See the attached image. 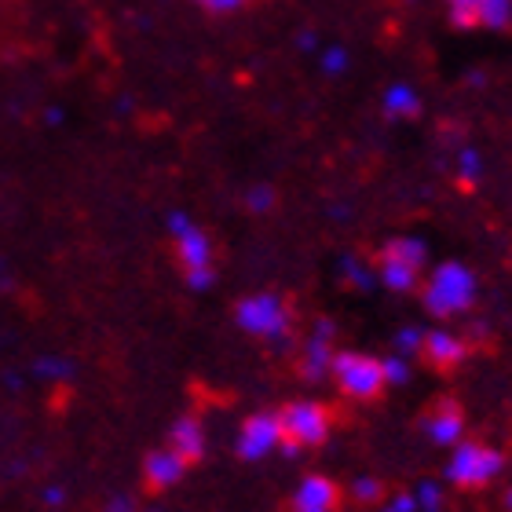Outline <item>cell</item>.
Returning a JSON list of instances; mask_svg holds the SVG:
<instances>
[{
  "instance_id": "1",
  "label": "cell",
  "mask_w": 512,
  "mask_h": 512,
  "mask_svg": "<svg viewBox=\"0 0 512 512\" xmlns=\"http://www.w3.org/2000/svg\"><path fill=\"white\" fill-rule=\"evenodd\" d=\"M278 417V450L282 454H304V450H315L330 439L333 425H337V414H333L326 403H315V399H293V403H282L275 410Z\"/></svg>"
},
{
  "instance_id": "2",
  "label": "cell",
  "mask_w": 512,
  "mask_h": 512,
  "mask_svg": "<svg viewBox=\"0 0 512 512\" xmlns=\"http://www.w3.org/2000/svg\"><path fill=\"white\" fill-rule=\"evenodd\" d=\"M169 256L176 275L191 289H209L216 278V242L205 227L191 220H176L169 238Z\"/></svg>"
},
{
  "instance_id": "3",
  "label": "cell",
  "mask_w": 512,
  "mask_h": 512,
  "mask_svg": "<svg viewBox=\"0 0 512 512\" xmlns=\"http://www.w3.org/2000/svg\"><path fill=\"white\" fill-rule=\"evenodd\" d=\"M421 300H425V308L439 319H450V315H461V311H469L476 304V275H472L469 267L458 264V260H443V264L432 271L428 278H421Z\"/></svg>"
},
{
  "instance_id": "4",
  "label": "cell",
  "mask_w": 512,
  "mask_h": 512,
  "mask_svg": "<svg viewBox=\"0 0 512 512\" xmlns=\"http://www.w3.org/2000/svg\"><path fill=\"white\" fill-rule=\"evenodd\" d=\"M330 377L337 384V392L355 403H377L388 392V377H384V363L377 355L366 352H333Z\"/></svg>"
},
{
  "instance_id": "5",
  "label": "cell",
  "mask_w": 512,
  "mask_h": 512,
  "mask_svg": "<svg viewBox=\"0 0 512 512\" xmlns=\"http://www.w3.org/2000/svg\"><path fill=\"white\" fill-rule=\"evenodd\" d=\"M235 322L256 341H278L293 330V304L282 293H249L235 304Z\"/></svg>"
},
{
  "instance_id": "6",
  "label": "cell",
  "mask_w": 512,
  "mask_h": 512,
  "mask_svg": "<svg viewBox=\"0 0 512 512\" xmlns=\"http://www.w3.org/2000/svg\"><path fill=\"white\" fill-rule=\"evenodd\" d=\"M428 249L417 238H392L377 249V275L392 293H414L425 278Z\"/></svg>"
},
{
  "instance_id": "7",
  "label": "cell",
  "mask_w": 512,
  "mask_h": 512,
  "mask_svg": "<svg viewBox=\"0 0 512 512\" xmlns=\"http://www.w3.org/2000/svg\"><path fill=\"white\" fill-rule=\"evenodd\" d=\"M502 465V450L487 447L480 439H461V443H454V454L447 461V480L458 491H483L491 480H498Z\"/></svg>"
},
{
  "instance_id": "8",
  "label": "cell",
  "mask_w": 512,
  "mask_h": 512,
  "mask_svg": "<svg viewBox=\"0 0 512 512\" xmlns=\"http://www.w3.org/2000/svg\"><path fill=\"white\" fill-rule=\"evenodd\" d=\"M421 432L436 447H454L465 439V406L454 395H432L421 410Z\"/></svg>"
},
{
  "instance_id": "9",
  "label": "cell",
  "mask_w": 512,
  "mask_h": 512,
  "mask_svg": "<svg viewBox=\"0 0 512 512\" xmlns=\"http://www.w3.org/2000/svg\"><path fill=\"white\" fill-rule=\"evenodd\" d=\"M450 26L458 30H505L512 26V0H447Z\"/></svg>"
},
{
  "instance_id": "10",
  "label": "cell",
  "mask_w": 512,
  "mask_h": 512,
  "mask_svg": "<svg viewBox=\"0 0 512 512\" xmlns=\"http://www.w3.org/2000/svg\"><path fill=\"white\" fill-rule=\"evenodd\" d=\"M344 509V487L322 472H311L297 483V491L289 494L282 512H341Z\"/></svg>"
},
{
  "instance_id": "11",
  "label": "cell",
  "mask_w": 512,
  "mask_h": 512,
  "mask_svg": "<svg viewBox=\"0 0 512 512\" xmlns=\"http://www.w3.org/2000/svg\"><path fill=\"white\" fill-rule=\"evenodd\" d=\"M187 472L191 469H187L169 447L147 450V454H143V465H139V491L150 494V498H161V494H169L172 487H180Z\"/></svg>"
},
{
  "instance_id": "12",
  "label": "cell",
  "mask_w": 512,
  "mask_h": 512,
  "mask_svg": "<svg viewBox=\"0 0 512 512\" xmlns=\"http://www.w3.org/2000/svg\"><path fill=\"white\" fill-rule=\"evenodd\" d=\"M278 417L275 410H256L242 421L238 428V439H235V450L242 461H260L267 458L271 450H278Z\"/></svg>"
},
{
  "instance_id": "13",
  "label": "cell",
  "mask_w": 512,
  "mask_h": 512,
  "mask_svg": "<svg viewBox=\"0 0 512 512\" xmlns=\"http://www.w3.org/2000/svg\"><path fill=\"white\" fill-rule=\"evenodd\" d=\"M469 341L465 337H454L447 330H432V333H421V344H417V355H421V363L428 370H436V374H454L465 359H469Z\"/></svg>"
},
{
  "instance_id": "14",
  "label": "cell",
  "mask_w": 512,
  "mask_h": 512,
  "mask_svg": "<svg viewBox=\"0 0 512 512\" xmlns=\"http://www.w3.org/2000/svg\"><path fill=\"white\" fill-rule=\"evenodd\" d=\"M165 447L176 454V458L194 469V465H202L205 461V425L198 421L194 414H183L172 421L169 428V439H165Z\"/></svg>"
},
{
  "instance_id": "15",
  "label": "cell",
  "mask_w": 512,
  "mask_h": 512,
  "mask_svg": "<svg viewBox=\"0 0 512 512\" xmlns=\"http://www.w3.org/2000/svg\"><path fill=\"white\" fill-rule=\"evenodd\" d=\"M330 322L322 326V337H311L308 344H304V352H300L297 359V370L304 381H322V377H330V363H333V352L337 348H330Z\"/></svg>"
},
{
  "instance_id": "16",
  "label": "cell",
  "mask_w": 512,
  "mask_h": 512,
  "mask_svg": "<svg viewBox=\"0 0 512 512\" xmlns=\"http://www.w3.org/2000/svg\"><path fill=\"white\" fill-rule=\"evenodd\" d=\"M384 114L388 118H417L421 114V99H417V92L410 85H395L384 96Z\"/></svg>"
},
{
  "instance_id": "17",
  "label": "cell",
  "mask_w": 512,
  "mask_h": 512,
  "mask_svg": "<svg viewBox=\"0 0 512 512\" xmlns=\"http://www.w3.org/2000/svg\"><path fill=\"white\" fill-rule=\"evenodd\" d=\"M191 4L209 19H227V15H242V11L256 8L260 0H191Z\"/></svg>"
},
{
  "instance_id": "18",
  "label": "cell",
  "mask_w": 512,
  "mask_h": 512,
  "mask_svg": "<svg viewBox=\"0 0 512 512\" xmlns=\"http://www.w3.org/2000/svg\"><path fill=\"white\" fill-rule=\"evenodd\" d=\"M344 498H352L359 505H381L384 502V483L377 476H359V480L344 491Z\"/></svg>"
},
{
  "instance_id": "19",
  "label": "cell",
  "mask_w": 512,
  "mask_h": 512,
  "mask_svg": "<svg viewBox=\"0 0 512 512\" xmlns=\"http://www.w3.org/2000/svg\"><path fill=\"white\" fill-rule=\"evenodd\" d=\"M414 498H417V509H425V512H436L439 505H443V491H439L436 483H421Z\"/></svg>"
},
{
  "instance_id": "20",
  "label": "cell",
  "mask_w": 512,
  "mask_h": 512,
  "mask_svg": "<svg viewBox=\"0 0 512 512\" xmlns=\"http://www.w3.org/2000/svg\"><path fill=\"white\" fill-rule=\"evenodd\" d=\"M381 512H417V498L410 491H395L388 494V505Z\"/></svg>"
},
{
  "instance_id": "21",
  "label": "cell",
  "mask_w": 512,
  "mask_h": 512,
  "mask_svg": "<svg viewBox=\"0 0 512 512\" xmlns=\"http://www.w3.org/2000/svg\"><path fill=\"white\" fill-rule=\"evenodd\" d=\"M384 363V377H388V384H403L406 377H410V366L403 363V359H395V355H388V359H381Z\"/></svg>"
},
{
  "instance_id": "22",
  "label": "cell",
  "mask_w": 512,
  "mask_h": 512,
  "mask_svg": "<svg viewBox=\"0 0 512 512\" xmlns=\"http://www.w3.org/2000/svg\"><path fill=\"white\" fill-rule=\"evenodd\" d=\"M417 344H421V333H417V330L399 333V348H406V352H417Z\"/></svg>"
},
{
  "instance_id": "23",
  "label": "cell",
  "mask_w": 512,
  "mask_h": 512,
  "mask_svg": "<svg viewBox=\"0 0 512 512\" xmlns=\"http://www.w3.org/2000/svg\"><path fill=\"white\" fill-rule=\"evenodd\" d=\"M249 205H253V209H267V205H271V194H267V191L256 194L253 191V202H249Z\"/></svg>"
},
{
  "instance_id": "24",
  "label": "cell",
  "mask_w": 512,
  "mask_h": 512,
  "mask_svg": "<svg viewBox=\"0 0 512 512\" xmlns=\"http://www.w3.org/2000/svg\"><path fill=\"white\" fill-rule=\"evenodd\" d=\"M107 512H136L132 505H121V502H114V505H107Z\"/></svg>"
},
{
  "instance_id": "25",
  "label": "cell",
  "mask_w": 512,
  "mask_h": 512,
  "mask_svg": "<svg viewBox=\"0 0 512 512\" xmlns=\"http://www.w3.org/2000/svg\"><path fill=\"white\" fill-rule=\"evenodd\" d=\"M509 509H512V491H509Z\"/></svg>"
},
{
  "instance_id": "26",
  "label": "cell",
  "mask_w": 512,
  "mask_h": 512,
  "mask_svg": "<svg viewBox=\"0 0 512 512\" xmlns=\"http://www.w3.org/2000/svg\"><path fill=\"white\" fill-rule=\"evenodd\" d=\"M4 4H15V0H4Z\"/></svg>"
}]
</instances>
